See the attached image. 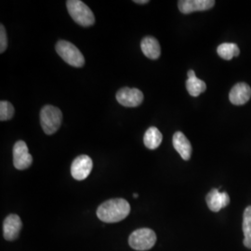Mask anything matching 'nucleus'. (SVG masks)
Segmentation results:
<instances>
[{"mask_svg": "<svg viewBox=\"0 0 251 251\" xmlns=\"http://www.w3.org/2000/svg\"><path fill=\"white\" fill-rule=\"evenodd\" d=\"M130 213V205L123 198L109 199L100 205L97 216L103 223L115 224L126 219Z\"/></svg>", "mask_w": 251, "mask_h": 251, "instance_id": "f257e3e1", "label": "nucleus"}, {"mask_svg": "<svg viewBox=\"0 0 251 251\" xmlns=\"http://www.w3.org/2000/svg\"><path fill=\"white\" fill-rule=\"evenodd\" d=\"M67 10L73 20L81 26L90 27L95 24V16L92 10L80 0L66 1Z\"/></svg>", "mask_w": 251, "mask_h": 251, "instance_id": "f03ea898", "label": "nucleus"}, {"mask_svg": "<svg viewBox=\"0 0 251 251\" xmlns=\"http://www.w3.org/2000/svg\"><path fill=\"white\" fill-rule=\"evenodd\" d=\"M63 121L62 111L52 105H46L40 111V124L46 134H54L58 131Z\"/></svg>", "mask_w": 251, "mask_h": 251, "instance_id": "7ed1b4c3", "label": "nucleus"}, {"mask_svg": "<svg viewBox=\"0 0 251 251\" xmlns=\"http://www.w3.org/2000/svg\"><path fill=\"white\" fill-rule=\"evenodd\" d=\"M56 51L65 63L74 67H82L85 59L80 50L69 41L60 40L56 44Z\"/></svg>", "mask_w": 251, "mask_h": 251, "instance_id": "20e7f679", "label": "nucleus"}, {"mask_svg": "<svg viewBox=\"0 0 251 251\" xmlns=\"http://www.w3.org/2000/svg\"><path fill=\"white\" fill-rule=\"evenodd\" d=\"M156 242V234L149 228H141L135 230L129 235V246L138 251H145L151 250Z\"/></svg>", "mask_w": 251, "mask_h": 251, "instance_id": "39448f33", "label": "nucleus"}, {"mask_svg": "<svg viewBox=\"0 0 251 251\" xmlns=\"http://www.w3.org/2000/svg\"><path fill=\"white\" fill-rule=\"evenodd\" d=\"M117 101L125 107H137L144 100V93L135 88H122L117 91Z\"/></svg>", "mask_w": 251, "mask_h": 251, "instance_id": "423d86ee", "label": "nucleus"}, {"mask_svg": "<svg viewBox=\"0 0 251 251\" xmlns=\"http://www.w3.org/2000/svg\"><path fill=\"white\" fill-rule=\"evenodd\" d=\"M33 163V157L29 153L27 144L24 141H18L13 146V165L19 171L30 168Z\"/></svg>", "mask_w": 251, "mask_h": 251, "instance_id": "0eeeda50", "label": "nucleus"}, {"mask_svg": "<svg viewBox=\"0 0 251 251\" xmlns=\"http://www.w3.org/2000/svg\"><path fill=\"white\" fill-rule=\"evenodd\" d=\"M93 162L89 155L82 154L77 156L72 163L71 174L76 180L87 179L92 171Z\"/></svg>", "mask_w": 251, "mask_h": 251, "instance_id": "6e6552de", "label": "nucleus"}, {"mask_svg": "<svg viewBox=\"0 0 251 251\" xmlns=\"http://www.w3.org/2000/svg\"><path fill=\"white\" fill-rule=\"evenodd\" d=\"M23 224L21 218L16 214H9L3 223L4 238L8 241L16 240L22 230Z\"/></svg>", "mask_w": 251, "mask_h": 251, "instance_id": "1a4fd4ad", "label": "nucleus"}, {"mask_svg": "<svg viewBox=\"0 0 251 251\" xmlns=\"http://www.w3.org/2000/svg\"><path fill=\"white\" fill-rule=\"evenodd\" d=\"M214 0H179L178 7L183 14H190L195 11H205L213 8Z\"/></svg>", "mask_w": 251, "mask_h": 251, "instance_id": "9d476101", "label": "nucleus"}, {"mask_svg": "<svg viewBox=\"0 0 251 251\" xmlns=\"http://www.w3.org/2000/svg\"><path fill=\"white\" fill-rule=\"evenodd\" d=\"M206 204L208 208L213 212H219L222 208L228 206L230 198L227 193L220 192L218 189H212L206 196Z\"/></svg>", "mask_w": 251, "mask_h": 251, "instance_id": "9b49d317", "label": "nucleus"}, {"mask_svg": "<svg viewBox=\"0 0 251 251\" xmlns=\"http://www.w3.org/2000/svg\"><path fill=\"white\" fill-rule=\"evenodd\" d=\"M251 97V87L246 83H238L233 86L229 94L230 101L234 105H243L247 103Z\"/></svg>", "mask_w": 251, "mask_h": 251, "instance_id": "f8f14e48", "label": "nucleus"}, {"mask_svg": "<svg viewBox=\"0 0 251 251\" xmlns=\"http://www.w3.org/2000/svg\"><path fill=\"white\" fill-rule=\"evenodd\" d=\"M173 146L175 150L179 152L181 158L185 161L189 160L192 155V145L186 136L180 131H177L173 135L172 139Z\"/></svg>", "mask_w": 251, "mask_h": 251, "instance_id": "ddd939ff", "label": "nucleus"}, {"mask_svg": "<svg viewBox=\"0 0 251 251\" xmlns=\"http://www.w3.org/2000/svg\"><path fill=\"white\" fill-rule=\"evenodd\" d=\"M143 53L151 60H156L160 57L161 48L156 38L152 36H145L141 42Z\"/></svg>", "mask_w": 251, "mask_h": 251, "instance_id": "4468645a", "label": "nucleus"}, {"mask_svg": "<svg viewBox=\"0 0 251 251\" xmlns=\"http://www.w3.org/2000/svg\"><path fill=\"white\" fill-rule=\"evenodd\" d=\"M162 140H163V135L160 132V130L155 126L149 127L144 133V145L148 149L154 150L157 147H159V145L161 144Z\"/></svg>", "mask_w": 251, "mask_h": 251, "instance_id": "2eb2a0df", "label": "nucleus"}, {"mask_svg": "<svg viewBox=\"0 0 251 251\" xmlns=\"http://www.w3.org/2000/svg\"><path fill=\"white\" fill-rule=\"evenodd\" d=\"M217 52L221 58L230 61L233 57H237L240 53V50L235 43H223L218 47Z\"/></svg>", "mask_w": 251, "mask_h": 251, "instance_id": "dca6fc26", "label": "nucleus"}, {"mask_svg": "<svg viewBox=\"0 0 251 251\" xmlns=\"http://www.w3.org/2000/svg\"><path fill=\"white\" fill-rule=\"evenodd\" d=\"M243 232H244V245L246 248L251 249V206L245 209L243 218Z\"/></svg>", "mask_w": 251, "mask_h": 251, "instance_id": "f3484780", "label": "nucleus"}, {"mask_svg": "<svg viewBox=\"0 0 251 251\" xmlns=\"http://www.w3.org/2000/svg\"><path fill=\"white\" fill-rule=\"evenodd\" d=\"M186 89L189 94L193 97H198L206 90V83L197 76L188 78L186 81Z\"/></svg>", "mask_w": 251, "mask_h": 251, "instance_id": "a211bd4d", "label": "nucleus"}, {"mask_svg": "<svg viewBox=\"0 0 251 251\" xmlns=\"http://www.w3.org/2000/svg\"><path fill=\"white\" fill-rule=\"evenodd\" d=\"M14 116V107L13 105L7 101V100H1L0 101V120L8 121L10 120Z\"/></svg>", "mask_w": 251, "mask_h": 251, "instance_id": "6ab92c4d", "label": "nucleus"}, {"mask_svg": "<svg viewBox=\"0 0 251 251\" xmlns=\"http://www.w3.org/2000/svg\"><path fill=\"white\" fill-rule=\"evenodd\" d=\"M8 48V36L5 26L0 25V53H4Z\"/></svg>", "mask_w": 251, "mask_h": 251, "instance_id": "aec40b11", "label": "nucleus"}, {"mask_svg": "<svg viewBox=\"0 0 251 251\" xmlns=\"http://www.w3.org/2000/svg\"><path fill=\"white\" fill-rule=\"evenodd\" d=\"M134 3L144 5V4H147V3H149V1H148V0H135Z\"/></svg>", "mask_w": 251, "mask_h": 251, "instance_id": "412c9836", "label": "nucleus"}, {"mask_svg": "<svg viewBox=\"0 0 251 251\" xmlns=\"http://www.w3.org/2000/svg\"><path fill=\"white\" fill-rule=\"evenodd\" d=\"M195 76H197L196 75V73L194 70H189L188 71V78H192V77H195Z\"/></svg>", "mask_w": 251, "mask_h": 251, "instance_id": "4be33fe9", "label": "nucleus"}, {"mask_svg": "<svg viewBox=\"0 0 251 251\" xmlns=\"http://www.w3.org/2000/svg\"><path fill=\"white\" fill-rule=\"evenodd\" d=\"M133 197H134V198H137L139 197V195H138V194H134V195H133Z\"/></svg>", "mask_w": 251, "mask_h": 251, "instance_id": "5701e85b", "label": "nucleus"}]
</instances>
